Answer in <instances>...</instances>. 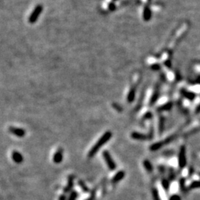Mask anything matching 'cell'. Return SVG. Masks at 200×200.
<instances>
[{"label": "cell", "mask_w": 200, "mask_h": 200, "mask_svg": "<svg viewBox=\"0 0 200 200\" xmlns=\"http://www.w3.org/2000/svg\"><path fill=\"white\" fill-rule=\"evenodd\" d=\"M135 97V91L133 89L131 90V91L128 93V96H127V101L129 102H133V100L134 99Z\"/></svg>", "instance_id": "cell-14"}, {"label": "cell", "mask_w": 200, "mask_h": 200, "mask_svg": "<svg viewBox=\"0 0 200 200\" xmlns=\"http://www.w3.org/2000/svg\"><path fill=\"white\" fill-rule=\"evenodd\" d=\"M12 159L13 160V162L15 163L21 164L23 162V157H22V155L19 152L14 151L12 153Z\"/></svg>", "instance_id": "cell-5"}, {"label": "cell", "mask_w": 200, "mask_h": 200, "mask_svg": "<svg viewBox=\"0 0 200 200\" xmlns=\"http://www.w3.org/2000/svg\"><path fill=\"white\" fill-rule=\"evenodd\" d=\"M143 165H144V167H145V169L147 170V171L151 172V171L153 170L152 165H151V163L149 162V161H148V160H145L143 162Z\"/></svg>", "instance_id": "cell-13"}, {"label": "cell", "mask_w": 200, "mask_h": 200, "mask_svg": "<svg viewBox=\"0 0 200 200\" xmlns=\"http://www.w3.org/2000/svg\"><path fill=\"white\" fill-rule=\"evenodd\" d=\"M9 131L10 133H11L16 137H20V138L25 137V131L22 128H20V127H15L11 126L9 127Z\"/></svg>", "instance_id": "cell-4"}, {"label": "cell", "mask_w": 200, "mask_h": 200, "mask_svg": "<svg viewBox=\"0 0 200 200\" xmlns=\"http://www.w3.org/2000/svg\"><path fill=\"white\" fill-rule=\"evenodd\" d=\"M63 159V153H62V149H59L58 151L55 153L54 156L53 157V162L56 164H59L62 162Z\"/></svg>", "instance_id": "cell-6"}, {"label": "cell", "mask_w": 200, "mask_h": 200, "mask_svg": "<svg viewBox=\"0 0 200 200\" xmlns=\"http://www.w3.org/2000/svg\"><path fill=\"white\" fill-rule=\"evenodd\" d=\"M164 143H165V142H157V143L153 144V145H151V147H150V149H151V151H157V150H158L159 148H160V147H162V145H163Z\"/></svg>", "instance_id": "cell-11"}, {"label": "cell", "mask_w": 200, "mask_h": 200, "mask_svg": "<svg viewBox=\"0 0 200 200\" xmlns=\"http://www.w3.org/2000/svg\"><path fill=\"white\" fill-rule=\"evenodd\" d=\"M125 173L124 171H119V172H117V173L113 176V177L112 178V179H111V182H113V183H117V182H120V181L125 177Z\"/></svg>", "instance_id": "cell-7"}, {"label": "cell", "mask_w": 200, "mask_h": 200, "mask_svg": "<svg viewBox=\"0 0 200 200\" xmlns=\"http://www.w3.org/2000/svg\"><path fill=\"white\" fill-rule=\"evenodd\" d=\"M65 197H64V196H62V197L59 198V200H65Z\"/></svg>", "instance_id": "cell-19"}, {"label": "cell", "mask_w": 200, "mask_h": 200, "mask_svg": "<svg viewBox=\"0 0 200 200\" xmlns=\"http://www.w3.org/2000/svg\"><path fill=\"white\" fill-rule=\"evenodd\" d=\"M179 163L180 167H183L185 165V147H182L180 150L179 157Z\"/></svg>", "instance_id": "cell-8"}, {"label": "cell", "mask_w": 200, "mask_h": 200, "mask_svg": "<svg viewBox=\"0 0 200 200\" xmlns=\"http://www.w3.org/2000/svg\"><path fill=\"white\" fill-rule=\"evenodd\" d=\"M77 196H78V194H77V192H76V191H73V192L71 193V196H70L68 200H76L77 198Z\"/></svg>", "instance_id": "cell-17"}, {"label": "cell", "mask_w": 200, "mask_h": 200, "mask_svg": "<svg viewBox=\"0 0 200 200\" xmlns=\"http://www.w3.org/2000/svg\"><path fill=\"white\" fill-rule=\"evenodd\" d=\"M131 138L136 140H145L147 139V137L146 135L139 133V132H136V131H133V132L131 133Z\"/></svg>", "instance_id": "cell-9"}, {"label": "cell", "mask_w": 200, "mask_h": 200, "mask_svg": "<svg viewBox=\"0 0 200 200\" xmlns=\"http://www.w3.org/2000/svg\"><path fill=\"white\" fill-rule=\"evenodd\" d=\"M73 177H70L69 179H68V182H67V186L66 188H65V192H68L73 187Z\"/></svg>", "instance_id": "cell-10"}, {"label": "cell", "mask_w": 200, "mask_h": 200, "mask_svg": "<svg viewBox=\"0 0 200 200\" xmlns=\"http://www.w3.org/2000/svg\"><path fill=\"white\" fill-rule=\"evenodd\" d=\"M152 193H153V200H161V199H160V197H159V192H158V191H157V189H156V188L153 189Z\"/></svg>", "instance_id": "cell-15"}, {"label": "cell", "mask_w": 200, "mask_h": 200, "mask_svg": "<svg viewBox=\"0 0 200 200\" xmlns=\"http://www.w3.org/2000/svg\"><path fill=\"white\" fill-rule=\"evenodd\" d=\"M111 137H112V133L111 131H106L105 133L99 139V140L96 142L94 145L91 147V149L88 152V156H87L88 158H93L95 155L98 153V151H99L100 148L103 147L105 145V144L107 143L111 139Z\"/></svg>", "instance_id": "cell-1"}, {"label": "cell", "mask_w": 200, "mask_h": 200, "mask_svg": "<svg viewBox=\"0 0 200 200\" xmlns=\"http://www.w3.org/2000/svg\"><path fill=\"white\" fill-rule=\"evenodd\" d=\"M42 10H43V7L41 5H38L37 7H35L34 10L33 11L31 15L30 16L29 19H28V22L30 23L33 24L34 22H36L37 21V19L39 17L40 13H42Z\"/></svg>", "instance_id": "cell-3"}, {"label": "cell", "mask_w": 200, "mask_h": 200, "mask_svg": "<svg viewBox=\"0 0 200 200\" xmlns=\"http://www.w3.org/2000/svg\"><path fill=\"white\" fill-rule=\"evenodd\" d=\"M162 185H163V187L165 188V189H167L168 187H169V185H168V182H167V181H163V182H162Z\"/></svg>", "instance_id": "cell-18"}, {"label": "cell", "mask_w": 200, "mask_h": 200, "mask_svg": "<svg viewBox=\"0 0 200 200\" xmlns=\"http://www.w3.org/2000/svg\"><path fill=\"white\" fill-rule=\"evenodd\" d=\"M79 185L80 187H81L85 192H87V191H88V188H87V187L86 186L85 184V182H83L82 181H79Z\"/></svg>", "instance_id": "cell-16"}, {"label": "cell", "mask_w": 200, "mask_h": 200, "mask_svg": "<svg viewBox=\"0 0 200 200\" xmlns=\"http://www.w3.org/2000/svg\"><path fill=\"white\" fill-rule=\"evenodd\" d=\"M102 156H103L104 159L105 161V163L107 164L108 168L112 171H115V170H116V167H117V165H116V163H115L113 159H112V157H111L109 152L107 151H103Z\"/></svg>", "instance_id": "cell-2"}, {"label": "cell", "mask_w": 200, "mask_h": 200, "mask_svg": "<svg viewBox=\"0 0 200 200\" xmlns=\"http://www.w3.org/2000/svg\"><path fill=\"white\" fill-rule=\"evenodd\" d=\"M151 13L150 9L147 8V7H145V10H144V19H145V20H146V21L149 20L150 18H151Z\"/></svg>", "instance_id": "cell-12"}]
</instances>
